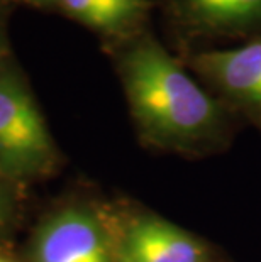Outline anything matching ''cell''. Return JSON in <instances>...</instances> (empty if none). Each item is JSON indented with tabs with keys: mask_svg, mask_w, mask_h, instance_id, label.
Masks as SVG:
<instances>
[{
	"mask_svg": "<svg viewBox=\"0 0 261 262\" xmlns=\"http://www.w3.org/2000/svg\"><path fill=\"white\" fill-rule=\"evenodd\" d=\"M132 115L153 147L198 159L229 147L226 105L214 98L153 37L134 42L121 58Z\"/></svg>",
	"mask_w": 261,
	"mask_h": 262,
	"instance_id": "1",
	"label": "cell"
},
{
	"mask_svg": "<svg viewBox=\"0 0 261 262\" xmlns=\"http://www.w3.org/2000/svg\"><path fill=\"white\" fill-rule=\"evenodd\" d=\"M53 159L51 137L36 103L15 80L0 78V169L10 176L36 174Z\"/></svg>",
	"mask_w": 261,
	"mask_h": 262,
	"instance_id": "2",
	"label": "cell"
},
{
	"mask_svg": "<svg viewBox=\"0 0 261 262\" xmlns=\"http://www.w3.org/2000/svg\"><path fill=\"white\" fill-rule=\"evenodd\" d=\"M124 262H231L204 237L151 211H136L112 228Z\"/></svg>",
	"mask_w": 261,
	"mask_h": 262,
	"instance_id": "3",
	"label": "cell"
},
{
	"mask_svg": "<svg viewBox=\"0 0 261 262\" xmlns=\"http://www.w3.org/2000/svg\"><path fill=\"white\" fill-rule=\"evenodd\" d=\"M34 262H119L112 227L88 206H65L41 228Z\"/></svg>",
	"mask_w": 261,
	"mask_h": 262,
	"instance_id": "4",
	"label": "cell"
},
{
	"mask_svg": "<svg viewBox=\"0 0 261 262\" xmlns=\"http://www.w3.org/2000/svg\"><path fill=\"white\" fill-rule=\"evenodd\" d=\"M188 64L261 130V37L237 48L195 53Z\"/></svg>",
	"mask_w": 261,
	"mask_h": 262,
	"instance_id": "5",
	"label": "cell"
},
{
	"mask_svg": "<svg viewBox=\"0 0 261 262\" xmlns=\"http://www.w3.org/2000/svg\"><path fill=\"white\" fill-rule=\"evenodd\" d=\"M190 17L204 29L234 32L261 22V0H187Z\"/></svg>",
	"mask_w": 261,
	"mask_h": 262,
	"instance_id": "6",
	"label": "cell"
},
{
	"mask_svg": "<svg viewBox=\"0 0 261 262\" xmlns=\"http://www.w3.org/2000/svg\"><path fill=\"white\" fill-rule=\"evenodd\" d=\"M59 4L71 17L105 32L131 26L146 9L144 0H59Z\"/></svg>",
	"mask_w": 261,
	"mask_h": 262,
	"instance_id": "7",
	"label": "cell"
},
{
	"mask_svg": "<svg viewBox=\"0 0 261 262\" xmlns=\"http://www.w3.org/2000/svg\"><path fill=\"white\" fill-rule=\"evenodd\" d=\"M4 215H5V202H4L2 191H0V224L4 222Z\"/></svg>",
	"mask_w": 261,
	"mask_h": 262,
	"instance_id": "8",
	"label": "cell"
},
{
	"mask_svg": "<svg viewBox=\"0 0 261 262\" xmlns=\"http://www.w3.org/2000/svg\"><path fill=\"white\" fill-rule=\"evenodd\" d=\"M29 4H48V2H54V0H26Z\"/></svg>",
	"mask_w": 261,
	"mask_h": 262,
	"instance_id": "9",
	"label": "cell"
},
{
	"mask_svg": "<svg viewBox=\"0 0 261 262\" xmlns=\"http://www.w3.org/2000/svg\"><path fill=\"white\" fill-rule=\"evenodd\" d=\"M0 262H10V260H7V259H4V257H0Z\"/></svg>",
	"mask_w": 261,
	"mask_h": 262,
	"instance_id": "10",
	"label": "cell"
},
{
	"mask_svg": "<svg viewBox=\"0 0 261 262\" xmlns=\"http://www.w3.org/2000/svg\"><path fill=\"white\" fill-rule=\"evenodd\" d=\"M119 262H124V260H121V259H119Z\"/></svg>",
	"mask_w": 261,
	"mask_h": 262,
	"instance_id": "11",
	"label": "cell"
}]
</instances>
